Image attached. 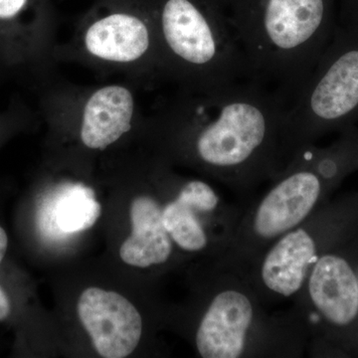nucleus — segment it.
Listing matches in <instances>:
<instances>
[{"label": "nucleus", "mask_w": 358, "mask_h": 358, "mask_svg": "<svg viewBox=\"0 0 358 358\" xmlns=\"http://www.w3.org/2000/svg\"><path fill=\"white\" fill-rule=\"evenodd\" d=\"M286 108L273 90L244 80L211 91L176 89L148 122L185 143L200 166L242 179L272 166Z\"/></svg>", "instance_id": "1"}, {"label": "nucleus", "mask_w": 358, "mask_h": 358, "mask_svg": "<svg viewBox=\"0 0 358 358\" xmlns=\"http://www.w3.org/2000/svg\"><path fill=\"white\" fill-rule=\"evenodd\" d=\"M243 53L249 81L287 107L333 38L338 0H217Z\"/></svg>", "instance_id": "2"}, {"label": "nucleus", "mask_w": 358, "mask_h": 358, "mask_svg": "<svg viewBox=\"0 0 358 358\" xmlns=\"http://www.w3.org/2000/svg\"><path fill=\"white\" fill-rule=\"evenodd\" d=\"M164 82L211 91L248 80L243 53L217 0H150Z\"/></svg>", "instance_id": "3"}, {"label": "nucleus", "mask_w": 358, "mask_h": 358, "mask_svg": "<svg viewBox=\"0 0 358 358\" xmlns=\"http://www.w3.org/2000/svg\"><path fill=\"white\" fill-rule=\"evenodd\" d=\"M55 57L122 75L141 88L164 82L150 0H96Z\"/></svg>", "instance_id": "4"}, {"label": "nucleus", "mask_w": 358, "mask_h": 358, "mask_svg": "<svg viewBox=\"0 0 358 358\" xmlns=\"http://www.w3.org/2000/svg\"><path fill=\"white\" fill-rule=\"evenodd\" d=\"M358 121V25L338 22L307 83L286 108L281 141L301 148L331 129Z\"/></svg>", "instance_id": "5"}, {"label": "nucleus", "mask_w": 358, "mask_h": 358, "mask_svg": "<svg viewBox=\"0 0 358 358\" xmlns=\"http://www.w3.org/2000/svg\"><path fill=\"white\" fill-rule=\"evenodd\" d=\"M141 88L129 80L96 86L53 87L43 98V115L71 122L85 148L103 152L143 122L145 115L138 96Z\"/></svg>", "instance_id": "6"}, {"label": "nucleus", "mask_w": 358, "mask_h": 358, "mask_svg": "<svg viewBox=\"0 0 358 358\" xmlns=\"http://www.w3.org/2000/svg\"><path fill=\"white\" fill-rule=\"evenodd\" d=\"M56 30L54 0H0V63L46 82L56 62Z\"/></svg>", "instance_id": "7"}, {"label": "nucleus", "mask_w": 358, "mask_h": 358, "mask_svg": "<svg viewBox=\"0 0 358 358\" xmlns=\"http://www.w3.org/2000/svg\"><path fill=\"white\" fill-rule=\"evenodd\" d=\"M338 152H306L299 164L267 193L254 216V230L264 239L282 236L300 225L320 199L322 181L341 171Z\"/></svg>", "instance_id": "8"}, {"label": "nucleus", "mask_w": 358, "mask_h": 358, "mask_svg": "<svg viewBox=\"0 0 358 358\" xmlns=\"http://www.w3.org/2000/svg\"><path fill=\"white\" fill-rule=\"evenodd\" d=\"M77 310L101 357H129L140 343L143 320L136 308L122 294L88 288L80 296Z\"/></svg>", "instance_id": "9"}, {"label": "nucleus", "mask_w": 358, "mask_h": 358, "mask_svg": "<svg viewBox=\"0 0 358 358\" xmlns=\"http://www.w3.org/2000/svg\"><path fill=\"white\" fill-rule=\"evenodd\" d=\"M253 317V305L246 294L235 289L219 293L197 329L199 355L204 358L241 357Z\"/></svg>", "instance_id": "10"}, {"label": "nucleus", "mask_w": 358, "mask_h": 358, "mask_svg": "<svg viewBox=\"0 0 358 358\" xmlns=\"http://www.w3.org/2000/svg\"><path fill=\"white\" fill-rule=\"evenodd\" d=\"M101 211L92 188L82 183H64L42 200L37 226L46 239H62L93 227Z\"/></svg>", "instance_id": "11"}, {"label": "nucleus", "mask_w": 358, "mask_h": 358, "mask_svg": "<svg viewBox=\"0 0 358 358\" xmlns=\"http://www.w3.org/2000/svg\"><path fill=\"white\" fill-rule=\"evenodd\" d=\"M308 292L319 312L338 326H345L358 313V281L350 264L334 255L322 256L313 266Z\"/></svg>", "instance_id": "12"}, {"label": "nucleus", "mask_w": 358, "mask_h": 358, "mask_svg": "<svg viewBox=\"0 0 358 358\" xmlns=\"http://www.w3.org/2000/svg\"><path fill=\"white\" fill-rule=\"evenodd\" d=\"M317 257L313 237L296 228L280 238L262 264V279L268 289L282 296L300 291Z\"/></svg>", "instance_id": "13"}, {"label": "nucleus", "mask_w": 358, "mask_h": 358, "mask_svg": "<svg viewBox=\"0 0 358 358\" xmlns=\"http://www.w3.org/2000/svg\"><path fill=\"white\" fill-rule=\"evenodd\" d=\"M131 236L120 249L122 260L138 268L166 262L173 251V243L157 200L148 195L136 197L131 206Z\"/></svg>", "instance_id": "14"}, {"label": "nucleus", "mask_w": 358, "mask_h": 358, "mask_svg": "<svg viewBox=\"0 0 358 358\" xmlns=\"http://www.w3.org/2000/svg\"><path fill=\"white\" fill-rule=\"evenodd\" d=\"M207 213L180 194L162 209V221L171 240L185 251L196 252L207 245V235L199 217Z\"/></svg>", "instance_id": "15"}, {"label": "nucleus", "mask_w": 358, "mask_h": 358, "mask_svg": "<svg viewBox=\"0 0 358 358\" xmlns=\"http://www.w3.org/2000/svg\"><path fill=\"white\" fill-rule=\"evenodd\" d=\"M338 22L346 25H358V0H338Z\"/></svg>", "instance_id": "16"}, {"label": "nucleus", "mask_w": 358, "mask_h": 358, "mask_svg": "<svg viewBox=\"0 0 358 358\" xmlns=\"http://www.w3.org/2000/svg\"><path fill=\"white\" fill-rule=\"evenodd\" d=\"M10 313V301L4 289L0 286V320H6Z\"/></svg>", "instance_id": "17"}, {"label": "nucleus", "mask_w": 358, "mask_h": 358, "mask_svg": "<svg viewBox=\"0 0 358 358\" xmlns=\"http://www.w3.org/2000/svg\"><path fill=\"white\" fill-rule=\"evenodd\" d=\"M7 247H8V237L3 228L0 227V263L6 256Z\"/></svg>", "instance_id": "18"}]
</instances>
